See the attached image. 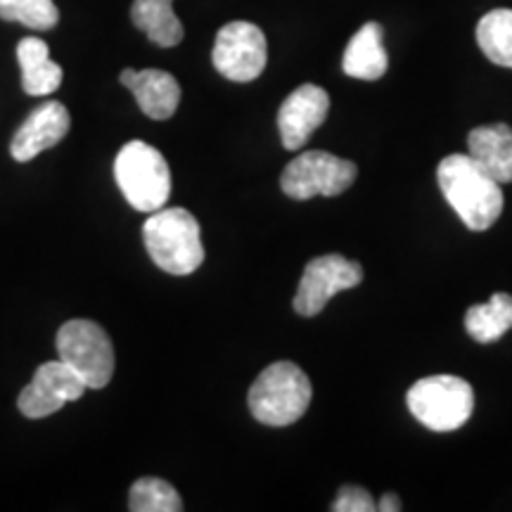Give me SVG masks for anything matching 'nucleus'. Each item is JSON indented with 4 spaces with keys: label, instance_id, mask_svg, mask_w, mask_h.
Wrapping results in <instances>:
<instances>
[{
    "label": "nucleus",
    "instance_id": "obj_8",
    "mask_svg": "<svg viewBox=\"0 0 512 512\" xmlns=\"http://www.w3.org/2000/svg\"><path fill=\"white\" fill-rule=\"evenodd\" d=\"M216 72L228 81L249 83L264 74L268 62L266 36L252 22H230L216 34L211 53Z\"/></svg>",
    "mask_w": 512,
    "mask_h": 512
},
{
    "label": "nucleus",
    "instance_id": "obj_20",
    "mask_svg": "<svg viewBox=\"0 0 512 512\" xmlns=\"http://www.w3.org/2000/svg\"><path fill=\"white\" fill-rule=\"evenodd\" d=\"M128 508L133 512H181L183 501L169 482L157 477H143L131 486Z\"/></svg>",
    "mask_w": 512,
    "mask_h": 512
},
{
    "label": "nucleus",
    "instance_id": "obj_19",
    "mask_svg": "<svg viewBox=\"0 0 512 512\" xmlns=\"http://www.w3.org/2000/svg\"><path fill=\"white\" fill-rule=\"evenodd\" d=\"M477 43L491 62L512 69V10L498 8L479 19Z\"/></svg>",
    "mask_w": 512,
    "mask_h": 512
},
{
    "label": "nucleus",
    "instance_id": "obj_13",
    "mask_svg": "<svg viewBox=\"0 0 512 512\" xmlns=\"http://www.w3.org/2000/svg\"><path fill=\"white\" fill-rule=\"evenodd\" d=\"M119 81L136 95L145 117L164 121L176 114L178 102H181V86L169 72H162V69H143V72L124 69Z\"/></svg>",
    "mask_w": 512,
    "mask_h": 512
},
{
    "label": "nucleus",
    "instance_id": "obj_16",
    "mask_svg": "<svg viewBox=\"0 0 512 512\" xmlns=\"http://www.w3.org/2000/svg\"><path fill=\"white\" fill-rule=\"evenodd\" d=\"M17 62L22 67V88L27 95L41 98L60 88L62 67L50 60L48 43L36 36H27L17 46Z\"/></svg>",
    "mask_w": 512,
    "mask_h": 512
},
{
    "label": "nucleus",
    "instance_id": "obj_21",
    "mask_svg": "<svg viewBox=\"0 0 512 512\" xmlns=\"http://www.w3.org/2000/svg\"><path fill=\"white\" fill-rule=\"evenodd\" d=\"M0 19L36 31H50L60 22V10L53 0H0Z\"/></svg>",
    "mask_w": 512,
    "mask_h": 512
},
{
    "label": "nucleus",
    "instance_id": "obj_14",
    "mask_svg": "<svg viewBox=\"0 0 512 512\" xmlns=\"http://www.w3.org/2000/svg\"><path fill=\"white\" fill-rule=\"evenodd\" d=\"M470 157L498 183H512V128L508 124L479 126L467 136Z\"/></svg>",
    "mask_w": 512,
    "mask_h": 512
},
{
    "label": "nucleus",
    "instance_id": "obj_10",
    "mask_svg": "<svg viewBox=\"0 0 512 512\" xmlns=\"http://www.w3.org/2000/svg\"><path fill=\"white\" fill-rule=\"evenodd\" d=\"M86 382L81 380L79 373H74L67 363L50 361L43 363L34 373V380L19 394V411L27 418L38 420L48 418L60 411L64 403H72L86 394Z\"/></svg>",
    "mask_w": 512,
    "mask_h": 512
},
{
    "label": "nucleus",
    "instance_id": "obj_9",
    "mask_svg": "<svg viewBox=\"0 0 512 512\" xmlns=\"http://www.w3.org/2000/svg\"><path fill=\"white\" fill-rule=\"evenodd\" d=\"M363 268L356 261H349L342 254H325L316 256L304 268L299 290L294 294V311L299 316H316L328 306V302L337 292L351 290L361 285Z\"/></svg>",
    "mask_w": 512,
    "mask_h": 512
},
{
    "label": "nucleus",
    "instance_id": "obj_11",
    "mask_svg": "<svg viewBox=\"0 0 512 512\" xmlns=\"http://www.w3.org/2000/svg\"><path fill=\"white\" fill-rule=\"evenodd\" d=\"M330 110V95L320 86L304 83L287 95L278 112V128L285 150H302Z\"/></svg>",
    "mask_w": 512,
    "mask_h": 512
},
{
    "label": "nucleus",
    "instance_id": "obj_7",
    "mask_svg": "<svg viewBox=\"0 0 512 512\" xmlns=\"http://www.w3.org/2000/svg\"><path fill=\"white\" fill-rule=\"evenodd\" d=\"M358 169L349 159L335 157L323 150H309L294 157L280 176V188L292 200L311 197H335L354 185Z\"/></svg>",
    "mask_w": 512,
    "mask_h": 512
},
{
    "label": "nucleus",
    "instance_id": "obj_5",
    "mask_svg": "<svg viewBox=\"0 0 512 512\" xmlns=\"http://www.w3.org/2000/svg\"><path fill=\"white\" fill-rule=\"evenodd\" d=\"M408 408L427 430L453 432L475 411V389L456 375H432L408 389Z\"/></svg>",
    "mask_w": 512,
    "mask_h": 512
},
{
    "label": "nucleus",
    "instance_id": "obj_23",
    "mask_svg": "<svg viewBox=\"0 0 512 512\" xmlns=\"http://www.w3.org/2000/svg\"><path fill=\"white\" fill-rule=\"evenodd\" d=\"M377 510L380 512H399L401 510V498L396 494H384L377 503Z\"/></svg>",
    "mask_w": 512,
    "mask_h": 512
},
{
    "label": "nucleus",
    "instance_id": "obj_12",
    "mask_svg": "<svg viewBox=\"0 0 512 512\" xmlns=\"http://www.w3.org/2000/svg\"><path fill=\"white\" fill-rule=\"evenodd\" d=\"M69 126H72V119H69L67 107H64L62 102H43V105L36 107V110L27 117V121L19 126V131L10 143V155L22 164L31 162V159L41 155V152H46L50 147L60 143V140L69 133Z\"/></svg>",
    "mask_w": 512,
    "mask_h": 512
},
{
    "label": "nucleus",
    "instance_id": "obj_18",
    "mask_svg": "<svg viewBox=\"0 0 512 512\" xmlns=\"http://www.w3.org/2000/svg\"><path fill=\"white\" fill-rule=\"evenodd\" d=\"M465 328L482 344L501 339L512 328V294L496 292L486 304L470 306L465 313Z\"/></svg>",
    "mask_w": 512,
    "mask_h": 512
},
{
    "label": "nucleus",
    "instance_id": "obj_2",
    "mask_svg": "<svg viewBox=\"0 0 512 512\" xmlns=\"http://www.w3.org/2000/svg\"><path fill=\"white\" fill-rule=\"evenodd\" d=\"M150 259L171 275H190L202 266V230L188 209L171 207L152 211L143 226Z\"/></svg>",
    "mask_w": 512,
    "mask_h": 512
},
{
    "label": "nucleus",
    "instance_id": "obj_6",
    "mask_svg": "<svg viewBox=\"0 0 512 512\" xmlns=\"http://www.w3.org/2000/svg\"><path fill=\"white\" fill-rule=\"evenodd\" d=\"M57 354L88 389L107 387L114 375V347L107 332L98 323L76 318L64 323L57 332Z\"/></svg>",
    "mask_w": 512,
    "mask_h": 512
},
{
    "label": "nucleus",
    "instance_id": "obj_15",
    "mask_svg": "<svg viewBox=\"0 0 512 512\" xmlns=\"http://www.w3.org/2000/svg\"><path fill=\"white\" fill-rule=\"evenodd\" d=\"M389 57L382 43V27L377 22L363 24L349 41L342 57L344 74L351 79L377 81L387 74Z\"/></svg>",
    "mask_w": 512,
    "mask_h": 512
},
{
    "label": "nucleus",
    "instance_id": "obj_22",
    "mask_svg": "<svg viewBox=\"0 0 512 512\" xmlns=\"http://www.w3.org/2000/svg\"><path fill=\"white\" fill-rule=\"evenodd\" d=\"M377 510V501L361 486H342L337 491L332 512H373Z\"/></svg>",
    "mask_w": 512,
    "mask_h": 512
},
{
    "label": "nucleus",
    "instance_id": "obj_3",
    "mask_svg": "<svg viewBox=\"0 0 512 512\" xmlns=\"http://www.w3.org/2000/svg\"><path fill=\"white\" fill-rule=\"evenodd\" d=\"M311 394L304 370L290 361H278L254 380L249 389V411L268 427H287L306 413Z\"/></svg>",
    "mask_w": 512,
    "mask_h": 512
},
{
    "label": "nucleus",
    "instance_id": "obj_1",
    "mask_svg": "<svg viewBox=\"0 0 512 512\" xmlns=\"http://www.w3.org/2000/svg\"><path fill=\"white\" fill-rule=\"evenodd\" d=\"M446 202L470 230H486L503 211L501 183L494 181L470 155H448L437 169Z\"/></svg>",
    "mask_w": 512,
    "mask_h": 512
},
{
    "label": "nucleus",
    "instance_id": "obj_4",
    "mask_svg": "<svg viewBox=\"0 0 512 512\" xmlns=\"http://www.w3.org/2000/svg\"><path fill=\"white\" fill-rule=\"evenodd\" d=\"M114 178L133 209L152 214L169 202V164L157 147L147 145L143 140H131L121 147L114 159Z\"/></svg>",
    "mask_w": 512,
    "mask_h": 512
},
{
    "label": "nucleus",
    "instance_id": "obj_17",
    "mask_svg": "<svg viewBox=\"0 0 512 512\" xmlns=\"http://www.w3.org/2000/svg\"><path fill=\"white\" fill-rule=\"evenodd\" d=\"M131 22L159 48L183 41V24L174 12V0H133Z\"/></svg>",
    "mask_w": 512,
    "mask_h": 512
}]
</instances>
